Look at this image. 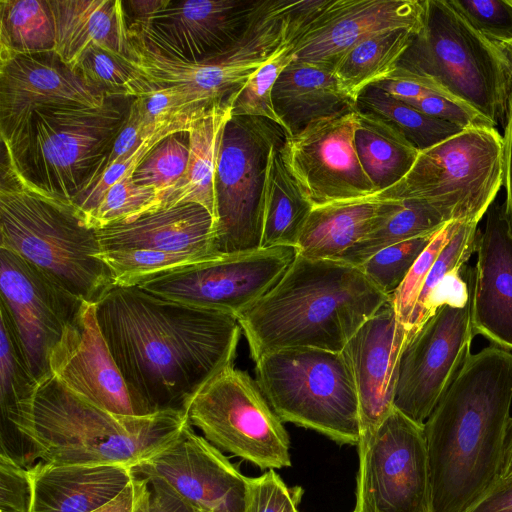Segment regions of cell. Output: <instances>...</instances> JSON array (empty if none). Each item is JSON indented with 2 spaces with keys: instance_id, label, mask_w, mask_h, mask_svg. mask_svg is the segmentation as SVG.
Returning a JSON list of instances; mask_svg holds the SVG:
<instances>
[{
  "instance_id": "obj_20",
  "label": "cell",
  "mask_w": 512,
  "mask_h": 512,
  "mask_svg": "<svg viewBox=\"0 0 512 512\" xmlns=\"http://www.w3.org/2000/svg\"><path fill=\"white\" fill-rule=\"evenodd\" d=\"M425 0H331L293 40L297 61L333 70L361 41L375 34L407 29L418 32Z\"/></svg>"
},
{
  "instance_id": "obj_39",
  "label": "cell",
  "mask_w": 512,
  "mask_h": 512,
  "mask_svg": "<svg viewBox=\"0 0 512 512\" xmlns=\"http://www.w3.org/2000/svg\"><path fill=\"white\" fill-rule=\"evenodd\" d=\"M0 407L1 414L13 409L34 390L33 376L14 322L0 302Z\"/></svg>"
},
{
  "instance_id": "obj_34",
  "label": "cell",
  "mask_w": 512,
  "mask_h": 512,
  "mask_svg": "<svg viewBox=\"0 0 512 512\" xmlns=\"http://www.w3.org/2000/svg\"><path fill=\"white\" fill-rule=\"evenodd\" d=\"M415 33L407 29L381 32L354 46L333 69L342 89L356 101L362 90L387 78Z\"/></svg>"
},
{
  "instance_id": "obj_50",
  "label": "cell",
  "mask_w": 512,
  "mask_h": 512,
  "mask_svg": "<svg viewBox=\"0 0 512 512\" xmlns=\"http://www.w3.org/2000/svg\"><path fill=\"white\" fill-rule=\"evenodd\" d=\"M406 103L430 117L452 123L462 129L481 126L495 127L470 106L437 92H429Z\"/></svg>"
},
{
  "instance_id": "obj_53",
  "label": "cell",
  "mask_w": 512,
  "mask_h": 512,
  "mask_svg": "<svg viewBox=\"0 0 512 512\" xmlns=\"http://www.w3.org/2000/svg\"><path fill=\"white\" fill-rule=\"evenodd\" d=\"M465 512H512V477L498 478Z\"/></svg>"
},
{
  "instance_id": "obj_7",
  "label": "cell",
  "mask_w": 512,
  "mask_h": 512,
  "mask_svg": "<svg viewBox=\"0 0 512 512\" xmlns=\"http://www.w3.org/2000/svg\"><path fill=\"white\" fill-rule=\"evenodd\" d=\"M397 68L424 86L464 103L505 128L512 76L493 44L447 0H425L423 25Z\"/></svg>"
},
{
  "instance_id": "obj_23",
  "label": "cell",
  "mask_w": 512,
  "mask_h": 512,
  "mask_svg": "<svg viewBox=\"0 0 512 512\" xmlns=\"http://www.w3.org/2000/svg\"><path fill=\"white\" fill-rule=\"evenodd\" d=\"M408 337L391 298L350 338L342 350L359 401V443L373 435L394 409L399 361Z\"/></svg>"
},
{
  "instance_id": "obj_28",
  "label": "cell",
  "mask_w": 512,
  "mask_h": 512,
  "mask_svg": "<svg viewBox=\"0 0 512 512\" xmlns=\"http://www.w3.org/2000/svg\"><path fill=\"white\" fill-rule=\"evenodd\" d=\"M274 110L288 136L311 123L357 110L331 69L293 60L280 74L273 91Z\"/></svg>"
},
{
  "instance_id": "obj_16",
  "label": "cell",
  "mask_w": 512,
  "mask_h": 512,
  "mask_svg": "<svg viewBox=\"0 0 512 512\" xmlns=\"http://www.w3.org/2000/svg\"><path fill=\"white\" fill-rule=\"evenodd\" d=\"M357 110L320 119L281 146L283 162L306 199L315 206L377 193L357 156Z\"/></svg>"
},
{
  "instance_id": "obj_49",
  "label": "cell",
  "mask_w": 512,
  "mask_h": 512,
  "mask_svg": "<svg viewBox=\"0 0 512 512\" xmlns=\"http://www.w3.org/2000/svg\"><path fill=\"white\" fill-rule=\"evenodd\" d=\"M31 504L29 468L0 454V512H30Z\"/></svg>"
},
{
  "instance_id": "obj_57",
  "label": "cell",
  "mask_w": 512,
  "mask_h": 512,
  "mask_svg": "<svg viewBox=\"0 0 512 512\" xmlns=\"http://www.w3.org/2000/svg\"><path fill=\"white\" fill-rule=\"evenodd\" d=\"M493 45L512 76V41Z\"/></svg>"
},
{
  "instance_id": "obj_36",
  "label": "cell",
  "mask_w": 512,
  "mask_h": 512,
  "mask_svg": "<svg viewBox=\"0 0 512 512\" xmlns=\"http://www.w3.org/2000/svg\"><path fill=\"white\" fill-rule=\"evenodd\" d=\"M356 109L373 114L391 125L418 151L429 149L465 130L430 117L374 85L359 93Z\"/></svg>"
},
{
  "instance_id": "obj_38",
  "label": "cell",
  "mask_w": 512,
  "mask_h": 512,
  "mask_svg": "<svg viewBox=\"0 0 512 512\" xmlns=\"http://www.w3.org/2000/svg\"><path fill=\"white\" fill-rule=\"evenodd\" d=\"M188 158V132L174 133L153 147L134 170L133 181L158 194L154 211L184 175Z\"/></svg>"
},
{
  "instance_id": "obj_13",
  "label": "cell",
  "mask_w": 512,
  "mask_h": 512,
  "mask_svg": "<svg viewBox=\"0 0 512 512\" xmlns=\"http://www.w3.org/2000/svg\"><path fill=\"white\" fill-rule=\"evenodd\" d=\"M357 446L359 472L353 512H432L423 425L394 407L373 435Z\"/></svg>"
},
{
  "instance_id": "obj_10",
  "label": "cell",
  "mask_w": 512,
  "mask_h": 512,
  "mask_svg": "<svg viewBox=\"0 0 512 512\" xmlns=\"http://www.w3.org/2000/svg\"><path fill=\"white\" fill-rule=\"evenodd\" d=\"M291 6L288 0H259L240 40L223 54L198 63L169 58L129 30L131 63L152 83L188 89L208 109L233 105L249 78L296 38L299 28L292 19Z\"/></svg>"
},
{
  "instance_id": "obj_15",
  "label": "cell",
  "mask_w": 512,
  "mask_h": 512,
  "mask_svg": "<svg viewBox=\"0 0 512 512\" xmlns=\"http://www.w3.org/2000/svg\"><path fill=\"white\" fill-rule=\"evenodd\" d=\"M474 336L470 290L465 305L439 307L407 337L399 361L394 407L424 425L471 355Z\"/></svg>"
},
{
  "instance_id": "obj_35",
  "label": "cell",
  "mask_w": 512,
  "mask_h": 512,
  "mask_svg": "<svg viewBox=\"0 0 512 512\" xmlns=\"http://www.w3.org/2000/svg\"><path fill=\"white\" fill-rule=\"evenodd\" d=\"M55 45L48 0H0V62L54 52Z\"/></svg>"
},
{
  "instance_id": "obj_26",
  "label": "cell",
  "mask_w": 512,
  "mask_h": 512,
  "mask_svg": "<svg viewBox=\"0 0 512 512\" xmlns=\"http://www.w3.org/2000/svg\"><path fill=\"white\" fill-rule=\"evenodd\" d=\"M30 512H92L118 496L134 476L119 464H57L29 468Z\"/></svg>"
},
{
  "instance_id": "obj_40",
  "label": "cell",
  "mask_w": 512,
  "mask_h": 512,
  "mask_svg": "<svg viewBox=\"0 0 512 512\" xmlns=\"http://www.w3.org/2000/svg\"><path fill=\"white\" fill-rule=\"evenodd\" d=\"M88 83L114 95L135 97L143 76L131 60L92 44L73 66Z\"/></svg>"
},
{
  "instance_id": "obj_33",
  "label": "cell",
  "mask_w": 512,
  "mask_h": 512,
  "mask_svg": "<svg viewBox=\"0 0 512 512\" xmlns=\"http://www.w3.org/2000/svg\"><path fill=\"white\" fill-rule=\"evenodd\" d=\"M447 223L432 206L417 200H385L369 231L339 260L360 266L380 250L413 238L431 235Z\"/></svg>"
},
{
  "instance_id": "obj_46",
  "label": "cell",
  "mask_w": 512,
  "mask_h": 512,
  "mask_svg": "<svg viewBox=\"0 0 512 512\" xmlns=\"http://www.w3.org/2000/svg\"><path fill=\"white\" fill-rule=\"evenodd\" d=\"M460 223L449 222L434 235L412 265L400 287L391 296L397 317L406 329L430 269L456 233Z\"/></svg>"
},
{
  "instance_id": "obj_44",
  "label": "cell",
  "mask_w": 512,
  "mask_h": 512,
  "mask_svg": "<svg viewBox=\"0 0 512 512\" xmlns=\"http://www.w3.org/2000/svg\"><path fill=\"white\" fill-rule=\"evenodd\" d=\"M479 234L478 223H460L429 271L407 326L408 336L416 330L425 305L444 277L461 271L476 252Z\"/></svg>"
},
{
  "instance_id": "obj_45",
  "label": "cell",
  "mask_w": 512,
  "mask_h": 512,
  "mask_svg": "<svg viewBox=\"0 0 512 512\" xmlns=\"http://www.w3.org/2000/svg\"><path fill=\"white\" fill-rule=\"evenodd\" d=\"M436 233L388 246L359 267L375 287L391 297Z\"/></svg>"
},
{
  "instance_id": "obj_48",
  "label": "cell",
  "mask_w": 512,
  "mask_h": 512,
  "mask_svg": "<svg viewBox=\"0 0 512 512\" xmlns=\"http://www.w3.org/2000/svg\"><path fill=\"white\" fill-rule=\"evenodd\" d=\"M302 489L288 488L275 469L248 478L244 512H299Z\"/></svg>"
},
{
  "instance_id": "obj_22",
  "label": "cell",
  "mask_w": 512,
  "mask_h": 512,
  "mask_svg": "<svg viewBox=\"0 0 512 512\" xmlns=\"http://www.w3.org/2000/svg\"><path fill=\"white\" fill-rule=\"evenodd\" d=\"M48 365L61 384L91 403L116 414L136 415L122 374L101 332L95 303H82L51 349Z\"/></svg>"
},
{
  "instance_id": "obj_18",
  "label": "cell",
  "mask_w": 512,
  "mask_h": 512,
  "mask_svg": "<svg viewBox=\"0 0 512 512\" xmlns=\"http://www.w3.org/2000/svg\"><path fill=\"white\" fill-rule=\"evenodd\" d=\"M259 0L173 1L129 30L159 53L198 63L232 48L249 26Z\"/></svg>"
},
{
  "instance_id": "obj_30",
  "label": "cell",
  "mask_w": 512,
  "mask_h": 512,
  "mask_svg": "<svg viewBox=\"0 0 512 512\" xmlns=\"http://www.w3.org/2000/svg\"><path fill=\"white\" fill-rule=\"evenodd\" d=\"M231 111L232 104L218 106L193 123L188 131L189 158L185 173L159 209L197 203L206 208L215 220L216 170L222 134L232 117Z\"/></svg>"
},
{
  "instance_id": "obj_4",
  "label": "cell",
  "mask_w": 512,
  "mask_h": 512,
  "mask_svg": "<svg viewBox=\"0 0 512 512\" xmlns=\"http://www.w3.org/2000/svg\"><path fill=\"white\" fill-rule=\"evenodd\" d=\"M390 298L359 266L296 254L281 279L237 320L254 361L283 349L342 351Z\"/></svg>"
},
{
  "instance_id": "obj_56",
  "label": "cell",
  "mask_w": 512,
  "mask_h": 512,
  "mask_svg": "<svg viewBox=\"0 0 512 512\" xmlns=\"http://www.w3.org/2000/svg\"><path fill=\"white\" fill-rule=\"evenodd\" d=\"M512 477V418L508 427L500 477L502 479Z\"/></svg>"
},
{
  "instance_id": "obj_52",
  "label": "cell",
  "mask_w": 512,
  "mask_h": 512,
  "mask_svg": "<svg viewBox=\"0 0 512 512\" xmlns=\"http://www.w3.org/2000/svg\"><path fill=\"white\" fill-rule=\"evenodd\" d=\"M146 478L149 481L150 497L140 512H200L162 480L155 477Z\"/></svg>"
},
{
  "instance_id": "obj_2",
  "label": "cell",
  "mask_w": 512,
  "mask_h": 512,
  "mask_svg": "<svg viewBox=\"0 0 512 512\" xmlns=\"http://www.w3.org/2000/svg\"><path fill=\"white\" fill-rule=\"evenodd\" d=\"M511 405L512 353L471 354L423 425L432 512H465L498 480Z\"/></svg>"
},
{
  "instance_id": "obj_41",
  "label": "cell",
  "mask_w": 512,
  "mask_h": 512,
  "mask_svg": "<svg viewBox=\"0 0 512 512\" xmlns=\"http://www.w3.org/2000/svg\"><path fill=\"white\" fill-rule=\"evenodd\" d=\"M145 126L157 129L182 116L205 112L204 107L188 89L177 85L156 84L143 77L132 101Z\"/></svg>"
},
{
  "instance_id": "obj_55",
  "label": "cell",
  "mask_w": 512,
  "mask_h": 512,
  "mask_svg": "<svg viewBox=\"0 0 512 512\" xmlns=\"http://www.w3.org/2000/svg\"><path fill=\"white\" fill-rule=\"evenodd\" d=\"M171 0H129L123 1V7L129 10L132 21L144 22L169 5ZM129 23V24H130Z\"/></svg>"
},
{
  "instance_id": "obj_54",
  "label": "cell",
  "mask_w": 512,
  "mask_h": 512,
  "mask_svg": "<svg viewBox=\"0 0 512 512\" xmlns=\"http://www.w3.org/2000/svg\"><path fill=\"white\" fill-rule=\"evenodd\" d=\"M504 140V184L506 187V212L512 225V101L505 125Z\"/></svg>"
},
{
  "instance_id": "obj_17",
  "label": "cell",
  "mask_w": 512,
  "mask_h": 512,
  "mask_svg": "<svg viewBox=\"0 0 512 512\" xmlns=\"http://www.w3.org/2000/svg\"><path fill=\"white\" fill-rule=\"evenodd\" d=\"M0 302L7 308L39 381L50 374L48 357L85 301L53 276L0 248Z\"/></svg>"
},
{
  "instance_id": "obj_42",
  "label": "cell",
  "mask_w": 512,
  "mask_h": 512,
  "mask_svg": "<svg viewBox=\"0 0 512 512\" xmlns=\"http://www.w3.org/2000/svg\"><path fill=\"white\" fill-rule=\"evenodd\" d=\"M132 174L126 173L107 190L87 218L91 227L100 229L154 211L158 196L156 190L137 185Z\"/></svg>"
},
{
  "instance_id": "obj_51",
  "label": "cell",
  "mask_w": 512,
  "mask_h": 512,
  "mask_svg": "<svg viewBox=\"0 0 512 512\" xmlns=\"http://www.w3.org/2000/svg\"><path fill=\"white\" fill-rule=\"evenodd\" d=\"M149 497L148 479L134 473L130 483L118 496L92 512H140Z\"/></svg>"
},
{
  "instance_id": "obj_1",
  "label": "cell",
  "mask_w": 512,
  "mask_h": 512,
  "mask_svg": "<svg viewBox=\"0 0 512 512\" xmlns=\"http://www.w3.org/2000/svg\"><path fill=\"white\" fill-rule=\"evenodd\" d=\"M96 317L136 415L183 410L212 378L233 366L237 317L172 301L137 286H113Z\"/></svg>"
},
{
  "instance_id": "obj_43",
  "label": "cell",
  "mask_w": 512,
  "mask_h": 512,
  "mask_svg": "<svg viewBox=\"0 0 512 512\" xmlns=\"http://www.w3.org/2000/svg\"><path fill=\"white\" fill-rule=\"evenodd\" d=\"M290 46H283L249 78L233 102L232 116L263 117L281 126L272 91L280 74L294 60Z\"/></svg>"
},
{
  "instance_id": "obj_24",
  "label": "cell",
  "mask_w": 512,
  "mask_h": 512,
  "mask_svg": "<svg viewBox=\"0 0 512 512\" xmlns=\"http://www.w3.org/2000/svg\"><path fill=\"white\" fill-rule=\"evenodd\" d=\"M477 261L467 273L473 329L492 345L512 350V225L504 204L487 211L477 243Z\"/></svg>"
},
{
  "instance_id": "obj_29",
  "label": "cell",
  "mask_w": 512,
  "mask_h": 512,
  "mask_svg": "<svg viewBox=\"0 0 512 512\" xmlns=\"http://www.w3.org/2000/svg\"><path fill=\"white\" fill-rule=\"evenodd\" d=\"M381 203L374 194L313 207L296 245L297 254L315 260H339L369 231Z\"/></svg>"
},
{
  "instance_id": "obj_47",
  "label": "cell",
  "mask_w": 512,
  "mask_h": 512,
  "mask_svg": "<svg viewBox=\"0 0 512 512\" xmlns=\"http://www.w3.org/2000/svg\"><path fill=\"white\" fill-rule=\"evenodd\" d=\"M491 44L512 41V0H447Z\"/></svg>"
},
{
  "instance_id": "obj_19",
  "label": "cell",
  "mask_w": 512,
  "mask_h": 512,
  "mask_svg": "<svg viewBox=\"0 0 512 512\" xmlns=\"http://www.w3.org/2000/svg\"><path fill=\"white\" fill-rule=\"evenodd\" d=\"M133 472L162 480L200 512H244L248 477L189 423Z\"/></svg>"
},
{
  "instance_id": "obj_3",
  "label": "cell",
  "mask_w": 512,
  "mask_h": 512,
  "mask_svg": "<svg viewBox=\"0 0 512 512\" xmlns=\"http://www.w3.org/2000/svg\"><path fill=\"white\" fill-rule=\"evenodd\" d=\"M183 410L121 415L61 384L51 373L1 414L0 454L26 466L36 458L57 464H119L135 468L172 443L188 424Z\"/></svg>"
},
{
  "instance_id": "obj_12",
  "label": "cell",
  "mask_w": 512,
  "mask_h": 512,
  "mask_svg": "<svg viewBox=\"0 0 512 512\" xmlns=\"http://www.w3.org/2000/svg\"><path fill=\"white\" fill-rule=\"evenodd\" d=\"M184 412L214 446L261 469L291 466L290 439L256 380L230 366L205 384Z\"/></svg>"
},
{
  "instance_id": "obj_11",
  "label": "cell",
  "mask_w": 512,
  "mask_h": 512,
  "mask_svg": "<svg viewBox=\"0 0 512 512\" xmlns=\"http://www.w3.org/2000/svg\"><path fill=\"white\" fill-rule=\"evenodd\" d=\"M286 137L283 127L263 117L232 116L227 122L215 177L216 254L261 249L268 160L271 149Z\"/></svg>"
},
{
  "instance_id": "obj_32",
  "label": "cell",
  "mask_w": 512,
  "mask_h": 512,
  "mask_svg": "<svg viewBox=\"0 0 512 512\" xmlns=\"http://www.w3.org/2000/svg\"><path fill=\"white\" fill-rule=\"evenodd\" d=\"M354 144L360 164L377 193L400 182L420 152L391 125L359 111Z\"/></svg>"
},
{
  "instance_id": "obj_31",
  "label": "cell",
  "mask_w": 512,
  "mask_h": 512,
  "mask_svg": "<svg viewBox=\"0 0 512 512\" xmlns=\"http://www.w3.org/2000/svg\"><path fill=\"white\" fill-rule=\"evenodd\" d=\"M283 143L271 149L268 160L263 194L261 248H296L303 226L313 209L283 162Z\"/></svg>"
},
{
  "instance_id": "obj_6",
  "label": "cell",
  "mask_w": 512,
  "mask_h": 512,
  "mask_svg": "<svg viewBox=\"0 0 512 512\" xmlns=\"http://www.w3.org/2000/svg\"><path fill=\"white\" fill-rule=\"evenodd\" d=\"M134 97L112 95L104 105L36 108L4 155L29 185L73 202L99 177Z\"/></svg>"
},
{
  "instance_id": "obj_25",
  "label": "cell",
  "mask_w": 512,
  "mask_h": 512,
  "mask_svg": "<svg viewBox=\"0 0 512 512\" xmlns=\"http://www.w3.org/2000/svg\"><path fill=\"white\" fill-rule=\"evenodd\" d=\"M96 230L102 252L150 250L218 255L214 251L215 220L197 203L161 208Z\"/></svg>"
},
{
  "instance_id": "obj_5",
  "label": "cell",
  "mask_w": 512,
  "mask_h": 512,
  "mask_svg": "<svg viewBox=\"0 0 512 512\" xmlns=\"http://www.w3.org/2000/svg\"><path fill=\"white\" fill-rule=\"evenodd\" d=\"M0 248L10 250L95 303L114 286L97 230L70 201L26 183L6 156L0 179Z\"/></svg>"
},
{
  "instance_id": "obj_14",
  "label": "cell",
  "mask_w": 512,
  "mask_h": 512,
  "mask_svg": "<svg viewBox=\"0 0 512 512\" xmlns=\"http://www.w3.org/2000/svg\"><path fill=\"white\" fill-rule=\"evenodd\" d=\"M296 254L295 247H274L219 256L154 276L137 287L238 317L281 279Z\"/></svg>"
},
{
  "instance_id": "obj_27",
  "label": "cell",
  "mask_w": 512,
  "mask_h": 512,
  "mask_svg": "<svg viewBox=\"0 0 512 512\" xmlns=\"http://www.w3.org/2000/svg\"><path fill=\"white\" fill-rule=\"evenodd\" d=\"M55 27V50L73 68L90 45L131 60L129 23L120 0H48Z\"/></svg>"
},
{
  "instance_id": "obj_37",
  "label": "cell",
  "mask_w": 512,
  "mask_h": 512,
  "mask_svg": "<svg viewBox=\"0 0 512 512\" xmlns=\"http://www.w3.org/2000/svg\"><path fill=\"white\" fill-rule=\"evenodd\" d=\"M220 255L206 253H168L150 250L101 252L100 258L110 269L114 286L133 287L154 276L210 260Z\"/></svg>"
},
{
  "instance_id": "obj_8",
  "label": "cell",
  "mask_w": 512,
  "mask_h": 512,
  "mask_svg": "<svg viewBox=\"0 0 512 512\" xmlns=\"http://www.w3.org/2000/svg\"><path fill=\"white\" fill-rule=\"evenodd\" d=\"M256 382L283 422L315 430L339 444L358 445L359 401L342 351L283 349L255 361Z\"/></svg>"
},
{
  "instance_id": "obj_9",
  "label": "cell",
  "mask_w": 512,
  "mask_h": 512,
  "mask_svg": "<svg viewBox=\"0 0 512 512\" xmlns=\"http://www.w3.org/2000/svg\"><path fill=\"white\" fill-rule=\"evenodd\" d=\"M503 183V137L481 126L420 151L407 175L376 196L427 203L447 222L479 223Z\"/></svg>"
},
{
  "instance_id": "obj_21",
  "label": "cell",
  "mask_w": 512,
  "mask_h": 512,
  "mask_svg": "<svg viewBox=\"0 0 512 512\" xmlns=\"http://www.w3.org/2000/svg\"><path fill=\"white\" fill-rule=\"evenodd\" d=\"M112 95L88 83L55 52L18 55L0 62L2 144L11 141L38 107L64 104L100 107Z\"/></svg>"
}]
</instances>
